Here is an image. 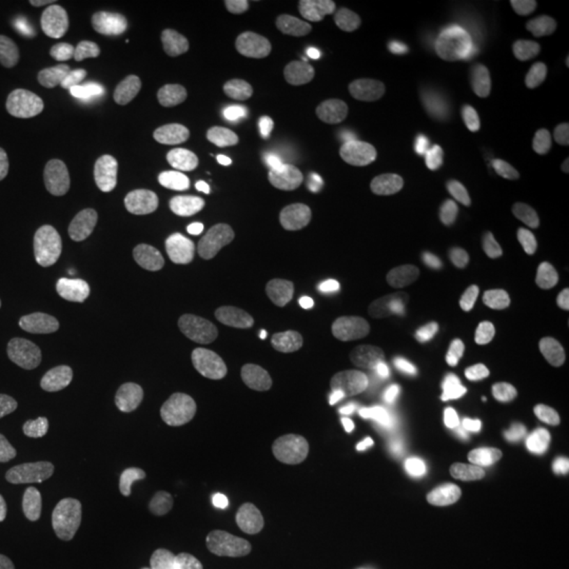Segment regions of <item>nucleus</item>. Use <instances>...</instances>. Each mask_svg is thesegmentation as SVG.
Listing matches in <instances>:
<instances>
[{"label": "nucleus", "instance_id": "f257e3e1", "mask_svg": "<svg viewBox=\"0 0 569 569\" xmlns=\"http://www.w3.org/2000/svg\"><path fill=\"white\" fill-rule=\"evenodd\" d=\"M124 486L119 467L98 449L81 453L68 472V509L74 528L100 533L122 509Z\"/></svg>", "mask_w": 569, "mask_h": 569}, {"label": "nucleus", "instance_id": "f03ea898", "mask_svg": "<svg viewBox=\"0 0 569 569\" xmlns=\"http://www.w3.org/2000/svg\"><path fill=\"white\" fill-rule=\"evenodd\" d=\"M89 216L81 194L66 183L34 178L20 186L13 201V220L23 232L61 237L74 232Z\"/></svg>", "mask_w": 569, "mask_h": 569}, {"label": "nucleus", "instance_id": "7ed1b4c3", "mask_svg": "<svg viewBox=\"0 0 569 569\" xmlns=\"http://www.w3.org/2000/svg\"><path fill=\"white\" fill-rule=\"evenodd\" d=\"M468 472L467 458L458 449H430L401 477L395 505L407 519H422L446 493L467 481Z\"/></svg>", "mask_w": 569, "mask_h": 569}, {"label": "nucleus", "instance_id": "20e7f679", "mask_svg": "<svg viewBox=\"0 0 569 569\" xmlns=\"http://www.w3.org/2000/svg\"><path fill=\"white\" fill-rule=\"evenodd\" d=\"M89 369L93 380L110 392L136 387L140 378V350L133 331L119 319H102L89 336Z\"/></svg>", "mask_w": 569, "mask_h": 569}, {"label": "nucleus", "instance_id": "39448f33", "mask_svg": "<svg viewBox=\"0 0 569 569\" xmlns=\"http://www.w3.org/2000/svg\"><path fill=\"white\" fill-rule=\"evenodd\" d=\"M82 58L102 77H122L138 58V34L131 20L117 9L96 13L82 32Z\"/></svg>", "mask_w": 569, "mask_h": 569}, {"label": "nucleus", "instance_id": "423d86ee", "mask_svg": "<svg viewBox=\"0 0 569 569\" xmlns=\"http://www.w3.org/2000/svg\"><path fill=\"white\" fill-rule=\"evenodd\" d=\"M470 93L477 106L500 117H529L542 103L540 82L507 63L481 68L472 79Z\"/></svg>", "mask_w": 569, "mask_h": 569}, {"label": "nucleus", "instance_id": "0eeeda50", "mask_svg": "<svg viewBox=\"0 0 569 569\" xmlns=\"http://www.w3.org/2000/svg\"><path fill=\"white\" fill-rule=\"evenodd\" d=\"M234 321L222 310H204L188 331L192 371L204 385H222L234 367Z\"/></svg>", "mask_w": 569, "mask_h": 569}, {"label": "nucleus", "instance_id": "6e6552de", "mask_svg": "<svg viewBox=\"0 0 569 569\" xmlns=\"http://www.w3.org/2000/svg\"><path fill=\"white\" fill-rule=\"evenodd\" d=\"M183 51L194 66L213 72H237L256 56L251 34L237 26L194 23L183 34Z\"/></svg>", "mask_w": 569, "mask_h": 569}, {"label": "nucleus", "instance_id": "1a4fd4ad", "mask_svg": "<svg viewBox=\"0 0 569 569\" xmlns=\"http://www.w3.org/2000/svg\"><path fill=\"white\" fill-rule=\"evenodd\" d=\"M331 500L350 528H380L388 517L390 491L385 481L363 468L340 470L331 481Z\"/></svg>", "mask_w": 569, "mask_h": 569}, {"label": "nucleus", "instance_id": "9d476101", "mask_svg": "<svg viewBox=\"0 0 569 569\" xmlns=\"http://www.w3.org/2000/svg\"><path fill=\"white\" fill-rule=\"evenodd\" d=\"M249 411L260 427L291 430L312 422L317 416V395L300 380H268L251 392Z\"/></svg>", "mask_w": 569, "mask_h": 569}, {"label": "nucleus", "instance_id": "9b49d317", "mask_svg": "<svg viewBox=\"0 0 569 569\" xmlns=\"http://www.w3.org/2000/svg\"><path fill=\"white\" fill-rule=\"evenodd\" d=\"M197 430L186 418H169L154 428L138 451V470L148 483H164L182 470L194 448Z\"/></svg>", "mask_w": 569, "mask_h": 569}, {"label": "nucleus", "instance_id": "f8f14e48", "mask_svg": "<svg viewBox=\"0 0 569 569\" xmlns=\"http://www.w3.org/2000/svg\"><path fill=\"white\" fill-rule=\"evenodd\" d=\"M266 512L274 528L298 542H317L329 529L323 507L305 491L281 488L266 500Z\"/></svg>", "mask_w": 569, "mask_h": 569}, {"label": "nucleus", "instance_id": "ddd939ff", "mask_svg": "<svg viewBox=\"0 0 569 569\" xmlns=\"http://www.w3.org/2000/svg\"><path fill=\"white\" fill-rule=\"evenodd\" d=\"M306 272L312 283L326 289H359L373 283L380 262L366 249L340 247L312 258Z\"/></svg>", "mask_w": 569, "mask_h": 569}, {"label": "nucleus", "instance_id": "4468645a", "mask_svg": "<svg viewBox=\"0 0 569 569\" xmlns=\"http://www.w3.org/2000/svg\"><path fill=\"white\" fill-rule=\"evenodd\" d=\"M338 409L346 427L357 432H385L406 420L409 401L397 392L366 390L346 395Z\"/></svg>", "mask_w": 569, "mask_h": 569}, {"label": "nucleus", "instance_id": "2eb2a0df", "mask_svg": "<svg viewBox=\"0 0 569 569\" xmlns=\"http://www.w3.org/2000/svg\"><path fill=\"white\" fill-rule=\"evenodd\" d=\"M283 163L279 154L270 150H258L247 161L237 167L228 182V201L241 211H249L272 194L281 182Z\"/></svg>", "mask_w": 569, "mask_h": 569}, {"label": "nucleus", "instance_id": "dca6fc26", "mask_svg": "<svg viewBox=\"0 0 569 569\" xmlns=\"http://www.w3.org/2000/svg\"><path fill=\"white\" fill-rule=\"evenodd\" d=\"M327 100L342 112L352 114L378 100V82L376 79L345 58H331L323 66Z\"/></svg>", "mask_w": 569, "mask_h": 569}, {"label": "nucleus", "instance_id": "f3484780", "mask_svg": "<svg viewBox=\"0 0 569 569\" xmlns=\"http://www.w3.org/2000/svg\"><path fill=\"white\" fill-rule=\"evenodd\" d=\"M333 321L348 338L359 342H385L397 331V315L373 298H346L333 308Z\"/></svg>", "mask_w": 569, "mask_h": 569}, {"label": "nucleus", "instance_id": "a211bd4d", "mask_svg": "<svg viewBox=\"0 0 569 569\" xmlns=\"http://www.w3.org/2000/svg\"><path fill=\"white\" fill-rule=\"evenodd\" d=\"M373 180L361 169H331L315 186L317 203L326 213H350L373 199Z\"/></svg>", "mask_w": 569, "mask_h": 569}, {"label": "nucleus", "instance_id": "6ab92c4d", "mask_svg": "<svg viewBox=\"0 0 569 569\" xmlns=\"http://www.w3.org/2000/svg\"><path fill=\"white\" fill-rule=\"evenodd\" d=\"M142 142L140 133L133 129H119L96 138H87L77 146V163L84 173L103 178L122 169L131 152Z\"/></svg>", "mask_w": 569, "mask_h": 569}, {"label": "nucleus", "instance_id": "aec40b11", "mask_svg": "<svg viewBox=\"0 0 569 569\" xmlns=\"http://www.w3.org/2000/svg\"><path fill=\"white\" fill-rule=\"evenodd\" d=\"M39 121V100L18 74L0 70V127L11 136H26Z\"/></svg>", "mask_w": 569, "mask_h": 569}, {"label": "nucleus", "instance_id": "412c9836", "mask_svg": "<svg viewBox=\"0 0 569 569\" xmlns=\"http://www.w3.org/2000/svg\"><path fill=\"white\" fill-rule=\"evenodd\" d=\"M319 367L340 380L369 382L380 376V361L376 352L357 342H331L317 352Z\"/></svg>", "mask_w": 569, "mask_h": 569}, {"label": "nucleus", "instance_id": "4be33fe9", "mask_svg": "<svg viewBox=\"0 0 569 569\" xmlns=\"http://www.w3.org/2000/svg\"><path fill=\"white\" fill-rule=\"evenodd\" d=\"M413 277L439 296L470 291L477 284V272L467 262L446 253L420 256L413 264Z\"/></svg>", "mask_w": 569, "mask_h": 569}, {"label": "nucleus", "instance_id": "5701e85b", "mask_svg": "<svg viewBox=\"0 0 569 569\" xmlns=\"http://www.w3.org/2000/svg\"><path fill=\"white\" fill-rule=\"evenodd\" d=\"M449 188L470 201H491L507 188V176L486 159H462L448 171Z\"/></svg>", "mask_w": 569, "mask_h": 569}, {"label": "nucleus", "instance_id": "b1692460", "mask_svg": "<svg viewBox=\"0 0 569 569\" xmlns=\"http://www.w3.org/2000/svg\"><path fill=\"white\" fill-rule=\"evenodd\" d=\"M140 183L150 197L178 201L182 197L204 192L209 188V178L199 167L180 164V167H171L164 171L159 169V171L146 173L143 178H140Z\"/></svg>", "mask_w": 569, "mask_h": 569}, {"label": "nucleus", "instance_id": "393cba45", "mask_svg": "<svg viewBox=\"0 0 569 569\" xmlns=\"http://www.w3.org/2000/svg\"><path fill=\"white\" fill-rule=\"evenodd\" d=\"M201 108L199 93L183 82H161L148 103V119L152 122H163L171 117H190Z\"/></svg>", "mask_w": 569, "mask_h": 569}, {"label": "nucleus", "instance_id": "a878e982", "mask_svg": "<svg viewBox=\"0 0 569 569\" xmlns=\"http://www.w3.org/2000/svg\"><path fill=\"white\" fill-rule=\"evenodd\" d=\"M148 103H150V96L143 89L122 84L103 93L100 110L110 121L131 122L148 114Z\"/></svg>", "mask_w": 569, "mask_h": 569}, {"label": "nucleus", "instance_id": "bb28decb", "mask_svg": "<svg viewBox=\"0 0 569 569\" xmlns=\"http://www.w3.org/2000/svg\"><path fill=\"white\" fill-rule=\"evenodd\" d=\"M173 152V142L167 138H154L138 143V148L131 152L127 163L122 164V176L140 180L146 173L159 171L161 164L171 157Z\"/></svg>", "mask_w": 569, "mask_h": 569}, {"label": "nucleus", "instance_id": "cd10ccee", "mask_svg": "<svg viewBox=\"0 0 569 569\" xmlns=\"http://www.w3.org/2000/svg\"><path fill=\"white\" fill-rule=\"evenodd\" d=\"M493 228H496L493 216L477 209L460 211L448 220L449 237L458 243H472L486 234H491Z\"/></svg>", "mask_w": 569, "mask_h": 569}, {"label": "nucleus", "instance_id": "c85d7f7f", "mask_svg": "<svg viewBox=\"0 0 569 569\" xmlns=\"http://www.w3.org/2000/svg\"><path fill=\"white\" fill-rule=\"evenodd\" d=\"M28 53L32 61L49 74L61 77L72 70V63L66 58L63 49L49 34H34L28 41Z\"/></svg>", "mask_w": 569, "mask_h": 569}, {"label": "nucleus", "instance_id": "c756f323", "mask_svg": "<svg viewBox=\"0 0 569 569\" xmlns=\"http://www.w3.org/2000/svg\"><path fill=\"white\" fill-rule=\"evenodd\" d=\"M449 9L453 20L465 28H486L498 18V4L493 0H453Z\"/></svg>", "mask_w": 569, "mask_h": 569}, {"label": "nucleus", "instance_id": "7c9ffc66", "mask_svg": "<svg viewBox=\"0 0 569 569\" xmlns=\"http://www.w3.org/2000/svg\"><path fill=\"white\" fill-rule=\"evenodd\" d=\"M536 355H538V363L547 373L569 382V329L568 333L557 342L540 340Z\"/></svg>", "mask_w": 569, "mask_h": 569}, {"label": "nucleus", "instance_id": "2f4dec72", "mask_svg": "<svg viewBox=\"0 0 569 569\" xmlns=\"http://www.w3.org/2000/svg\"><path fill=\"white\" fill-rule=\"evenodd\" d=\"M517 251H519V262H521V270L528 277H538L542 262L547 258V241L538 234V232H526L519 237L517 243Z\"/></svg>", "mask_w": 569, "mask_h": 569}, {"label": "nucleus", "instance_id": "473e14b6", "mask_svg": "<svg viewBox=\"0 0 569 569\" xmlns=\"http://www.w3.org/2000/svg\"><path fill=\"white\" fill-rule=\"evenodd\" d=\"M18 345V319L11 302L0 296V363L16 350Z\"/></svg>", "mask_w": 569, "mask_h": 569}, {"label": "nucleus", "instance_id": "72a5a7b5", "mask_svg": "<svg viewBox=\"0 0 569 569\" xmlns=\"http://www.w3.org/2000/svg\"><path fill=\"white\" fill-rule=\"evenodd\" d=\"M533 327L538 329L540 333V340H547V342H557L561 340L566 333H568L569 327L561 321L559 315H555L552 310L547 308H538L533 312Z\"/></svg>", "mask_w": 569, "mask_h": 569}, {"label": "nucleus", "instance_id": "f704fd0d", "mask_svg": "<svg viewBox=\"0 0 569 569\" xmlns=\"http://www.w3.org/2000/svg\"><path fill=\"white\" fill-rule=\"evenodd\" d=\"M112 569H178L171 561L159 557H119Z\"/></svg>", "mask_w": 569, "mask_h": 569}, {"label": "nucleus", "instance_id": "c9c22d12", "mask_svg": "<svg viewBox=\"0 0 569 569\" xmlns=\"http://www.w3.org/2000/svg\"><path fill=\"white\" fill-rule=\"evenodd\" d=\"M376 465L385 470H397L407 462V449L401 446H387V448L378 449L373 456Z\"/></svg>", "mask_w": 569, "mask_h": 569}, {"label": "nucleus", "instance_id": "e433bc0d", "mask_svg": "<svg viewBox=\"0 0 569 569\" xmlns=\"http://www.w3.org/2000/svg\"><path fill=\"white\" fill-rule=\"evenodd\" d=\"M390 373H392V378H395L397 382H403V385L411 388L420 387V373H418V369L413 366H409L406 361L395 363L392 369H390Z\"/></svg>", "mask_w": 569, "mask_h": 569}, {"label": "nucleus", "instance_id": "4c0bfd02", "mask_svg": "<svg viewBox=\"0 0 569 569\" xmlns=\"http://www.w3.org/2000/svg\"><path fill=\"white\" fill-rule=\"evenodd\" d=\"M108 0H61L60 7L66 13H84L91 9H102L108 7Z\"/></svg>", "mask_w": 569, "mask_h": 569}, {"label": "nucleus", "instance_id": "58836bf2", "mask_svg": "<svg viewBox=\"0 0 569 569\" xmlns=\"http://www.w3.org/2000/svg\"><path fill=\"white\" fill-rule=\"evenodd\" d=\"M435 323L446 331H460L465 327V319L451 310H435Z\"/></svg>", "mask_w": 569, "mask_h": 569}, {"label": "nucleus", "instance_id": "ea45409f", "mask_svg": "<svg viewBox=\"0 0 569 569\" xmlns=\"http://www.w3.org/2000/svg\"><path fill=\"white\" fill-rule=\"evenodd\" d=\"M552 53L555 58L561 61L566 68H569V30L557 32V37L552 39Z\"/></svg>", "mask_w": 569, "mask_h": 569}, {"label": "nucleus", "instance_id": "a19ab883", "mask_svg": "<svg viewBox=\"0 0 569 569\" xmlns=\"http://www.w3.org/2000/svg\"><path fill=\"white\" fill-rule=\"evenodd\" d=\"M533 569H569V559H561V557H550L540 561Z\"/></svg>", "mask_w": 569, "mask_h": 569}, {"label": "nucleus", "instance_id": "79ce46f5", "mask_svg": "<svg viewBox=\"0 0 569 569\" xmlns=\"http://www.w3.org/2000/svg\"><path fill=\"white\" fill-rule=\"evenodd\" d=\"M559 443H561L563 453L569 458V416L563 420L561 428H559Z\"/></svg>", "mask_w": 569, "mask_h": 569}, {"label": "nucleus", "instance_id": "37998d69", "mask_svg": "<svg viewBox=\"0 0 569 569\" xmlns=\"http://www.w3.org/2000/svg\"><path fill=\"white\" fill-rule=\"evenodd\" d=\"M138 547H140V549H148L150 542H148V540H138Z\"/></svg>", "mask_w": 569, "mask_h": 569}, {"label": "nucleus", "instance_id": "c03bdc74", "mask_svg": "<svg viewBox=\"0 0 569 569\" xmlns=\"http://www.w3.org/2000/svg\"><path fill=\"white\" fill-rule=\"evenodd\" d=\"M568 152H569V140H568Z\"/></svg>", "mask_w": 569, "mask_h": 569}]
</instances>
